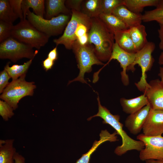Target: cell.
<instances>
[{"label":"cell","instance_id":"obj_1","mask_svg":"<svg viewBox=\"0 0 163 163\" xmlns=\"http://www.w3.org/2000/svg\"><path fill=\"white\" fill-rule=\"evenodd\" d=\"M88 44L93 45L95 53L102 62L108 61L114 43V33L98 17L91 18Z\"/></svg>","mask_w":163,"mask_h":163},{"label":"cell","instance_id":"obj_2","mask_svg":"<svg viewBox=\"0 0 163 163\" xmlns=\"http://www.w3.org/2000/svg\"><path fill=\"white\" fill-rule=\"evenodd\" d=\"M97 100L98 112L96 114L88 118L87 120L89 121L95 117H100L103 120L104 124H109L116 130L117 134L122 138V144L117 147L114 151L115 153L118 155L121 156L129 151L134 150L140 151L143 149L145 146L142 142L133 139L123 129V124L120 122V116L112 114L107 108L102 106L98 94Z\"/></svg>","mask_w":163,"mask_h":163},{"label":"cell","instance_id":"obj_3","mask_svg":"<svg viewBox=\"0 0 163 163\" xmlns=\"http://www.w3.org/2000/svg\"><path fill=\"white\" fill-rule=\"evenodd\" d=\"M72 49L75 55L79 72L76 78L69 81L68 85L75 81L87 84L84 78L85 74L91 71L93 65H102L104 63L96 56L92 45L88 43L82 45L76 40L73 44Z\"/></svg>","mask_w":163,"mask_h":163},{"label":"cell","instance_id":"obj_4","mask_svg":"<svg viewBox=\"0 0 163 163\" xmlns=\"http://www.w3.org/2000/svg\"><path fill=\"white\" fill-rule=\"evenodd\" d=\"M11 36L38 50L48 42L50 38L38 30L26 19L21 20L17 24L13 25Z\"/></svg>","mask_w":163,"mask_h":163},{"label":"cell","instance_id":"obj_5","mask_svg":"<svg viewBox=\"0 0 163 163\" xmlns=\"http://www.w3.org/2000/svg\"><path fill=\"white\" fill-rule=\"evenodd\" d=\"M71 17V14H61L50 19H46L36 15L29 9L26 18L38 30L50 37L62 34Z\"/></svg>","mask_w":163,"mask_h":163},{"label":"cell","instance_id":"obj_6","mask_svg":"<svg viewBox=\"0 0 163 163\" xmlns=\"http://www.w3.org/2000/svg\"><path fill=\"white\" fill-rule=\"evenodd\" d=\"M26 74L16 80H12L0 96L1 99L8 103L14 110L18 108V104L22 98L33 95L34 90L36 88L34 82L25 80Z\"/></svg>","mask_w":163,"mask_h":163},{"label":"cell","instance_id":"obj_7","mask_svg":"<svg viewBox=\"0 0 163 163\" xmlns=\"http://www.w3.org/2000/svg\"><path fill=\"white\" fill-rule=\"evenodd\" d=\"M31 46L10 37L0 44V58L16 62L23 58L34 59L38 52Z\"/></svg>","mask_w":163,"mask_h":163},{"label":"cell","instance_id":"obj_8","mask_svg":"<svg viewBox=\"0 0 163 163\" xmlns=\"http://www.w3.org/2000/svg\"><path fill=\"white\" fill-rule=\"evenodd\" d=\"M155 44L152 42H148L144 47L136 53L134 61L129 66L127 70L134 72L135 66L138 65L141 68V76L139 81L135 84L138 89L143 92L149 87L146 80V73L151 69L154 61L152 53L155 48Z\"/></svg>","mask_w":163,"mask_h":163},{"label":"cell","instance_id":"obj_9","mask_svg":"<svg viewBox=\"0 0 163 163\" xmlns=\"http://www.w3.org/2000/svg\"><path fill=\"white\" fill-rule=\"evenodd\" d=\"M71 19L66 25L62 35L54 39L53 42L57 46L63 45L67 49H72L74 42L76 40L75 33L79 25L81 23L90 22L91 18L81 11L72 10Z\"/></svg>","mask_w":163,"mask_h":163},{"label":"cell","instance_id":"obj_10","mask_svg":"<svg viewBox=\"0 0 163 163\" xmlns=\"http://www.w3.org/2000/svg\"><path fill=\"white\" fill-rule=\"evenodd\" d=\"M136 138L144 145V148L140 151L139 158L141 160L163 159V136H149L141 134Z\"/></svg>","mask_w":163,"mask_h":163},{"label":"cell","instance_id":"obj_11","mask_svg":"<svg viewBox=\"0 0 163 163\" xmlns=\"http://www.w3.org/2000/svg\"><path fill=\"white\" fill-rule=\"evenodd\" d=\"M136 53L127 52L121 49L115 42L113 46L110 57L107 63L104 65L103 68L113 59L117 60L120 63L122 71L121 72V80L123 84L127 86L129 84L128 75L126 73L128 67L132 64L135 59Z\"/></svg>","mask_w":163,"mask_h":163},{"label":"cell","instance_id":"obj_12","mask_svg":"<svg viewBox=\"0 0 163 163\" xmlns=\"http://www.w3.org/2000/svg\"><path fill=\"white\" fill-rule=\"evenodd\" d=\"M142 130L143 134L146 136H161L163 134V110L151 108Z\"/></svg>","mask_w":163,"mask_h":163},{"label":"cell","instance_id":"obj_13","mask_svg":"<svg viewBox=\"0 0 163 163\" xmlns=\"http://www.w3.org/2000/svg\"><path fill=\"white\" fill-rule=\"evenodd\" d=\"M151 108L149 103L138 111L129 115L125 121V125L131 134L136 135L142 129Z\"/></svg>","mask_w":163,"mask_h":163},{"label":"cell","instance_id":"obj_14","mask_svg":"<svg viewBox=\"0 0 163 163\" xmlns=\"http://www.w3.org/2000/svg\"><path fill=\"white\" fill-rule=\"evenodd\" d=\"M149 83V87L143 93L151 108L163 110V83L158 79H155Z\"/></svg>","mask_w":163,"mask_h":163},{"label":"cell","instance_id":"obj_15","mask_svg":"<svg viewBox=\"0 0 163 163\" xmlns=\"http://www.w3.org/2000/svg\"><path fill=\"white\" fill-rule=\"evenodd\" d=\"M112 14L119 18L129 28L141 24L142 15L135 13L124 5L117 7Z\"/></svg>","mask_w":163,"mask_h":163},{"label":"cell","instance_id":"obj_16","mask_svg":"<svg viewBox=\"0 0 163 163\" xmlns=\"http://www.w3.org/2000/svg\"><path fill=\"white\" fill-rule=\"evenodd\" d=\"M117 134L116 131L110 134L106 129L101 130L99 134V140L94 141L91 148L87 153L83 154L75 163H89L91 155L101 144L107 141L111 142L118 140L116 136Z\"/></svg>","mask_w":163,"mask_h":163},{"label":"cell","instance_id":"obj_17","mask_svg":"<svg viewBox=\"0 0 163 163\" xmlns=\"http://www.w3.org/2000/svg\"><path fill=\"white\" fill-rule=\"evenodd\" d=\"M120 102L123 111L129 114L138 111L149 103L147 97L144 94L130 99L121 98Z\"/></svg>","mask_w":163,"mask_h":163},{"label":"cell","instance_id":"obj_18","mask_svg":"<svg viewBox=\"0 0 163 163\" xmlns=\"http://www.w3.org/2000/svg\"><path fill=\"white\" fill-rule=\"evenodd\" d=\"M65 1V0H46V19H50L58 16L60 13L71 15V10L66 6Z\"/></svg>","mask_w":163,"mask_h":163},{"label":"cell","instance_id":"obj_19","mask_svg":"<svg viewBox=\"0 0 163 163\" xmlns=\"http://www.w3.org/2000/svg\"><path fill=\"white\" fill-rule=\"evenodd\" d=\"M114 35L115 42L121 49L130 53H136L137 52L128 29L115 32Z\"/></svg>","mask_w":163,"mask_h":163},{"label":"cell","instance_id":"obj_20","mask_svg":"<svg viewBox=\"0 0 163 163\" xmlns=\"http://www.w3.org/2000/svg\"><path fill=\"white\" fill-rule=\"evenodd\" d=\"M13 139L0 140V163H15L16 149Z\"/></svg>","mask_w":163,"mask_h":163},{"label":"cell","instance_id":"obj_21","mask_svg":"<svg viewBox=\"0 0 163 163\" xmlns=\"http://www.w3.org/2000/svg\"><path fill=\"white\" fill-rule=\"evenodd\" d=\"M128 29L135 48L138 52L148 42L145 27L144 25L140 24Z\"/></svg>","mask_w":163,"mask_h":163},{"label":"cell","instance_id":"obj_22","mask_svg":"<svg viewBox=\"0 0 163 163\" xmlns=\"http://www.w3.org/2000/svg\"><path fill=\"white\" fill-rule=\"evenodd\" d=\"M124 0V5L130 11L137 14H140L145 7L154 6L157 8L162 4V0Z\"/></svg>","mask_w":163,"mask_h":163},{"label":"cell","instance_id":"obj_23","mask_svg":"<svg viewBox=\"0 0 163 163\" xmlns=\"http://www.w3.org/2000/svg\"><path fill=\"white\" fill-rule=\"evenodd\" d=\"M98 18L113 33L117 31L128 29L123 22L112 14L101 13Z\"/></svg>","mask_w":163,"mask_h":163},{"label":"cell","instance_id":"obj_24","mask_svg":"<svg viewBox=\"0 0 163 163\" xmlns=\"http://www.w3.org/2000/svg\"><path fill=\"white\" fill-rule=\"evenodd\" d=\"M44 3V0H22L21 7L24 19H26L27 12L30 8L33 9L36 15L43 18L45 13Z\"/></svg>","mask_w":163,"mask_h":163},{"label":"cell","instance_id":"obj_25","mask_svg":"<svg viewBox=\"0 0 163 163\" xmlns=\"http://www.w3.org/2000/svg\"><path fill=\"white\" fill-rule=\"evenodd\" d=\"M81 12L90 18L98 17L102 13L101 0H83Z\"/></svg>","mask_w":163,"mask_h":163},{"label":"cell","instance_id":"obj_26","mask_svg":"<svg viewBox=\"0 0 163 163\" xmlns=\"http://www.w3.org/2000/svg\"><path fill=\"white\" fill-rule=\"evenodd\" d=\"M34 59H30L22 65L15 64L9 66L10 62L7 63L4 69L8 73L12 80H16L24 74H26Z\"/></svg>","mask_w":163,"mask_h":163},{"label":"cell","instance_id":"obj_27","mask_svg":"<svg viewBox=\"0 0 163 163\" xmlns=\"http://www.w3.org/2000/svg\"><path fill=\"white\" fill-rule=\"evenodd\" d=\"M17 19L12 11L9 0H0V20L12 24Z\"/></svg>","mask_w":163,"mask_h":163},{"label":"cell","instance_id":"obj_28","mask_svg":"<svg viewBox=\"0 0 163 163\" xmlns=\"http://www.w3.org/2000/svg\"><path fill=\"white\" fill-rule=\"evenodd\" d=\"M124 0H101L102 13L112 14L118 6L124 5Z\"/></svg>","mask_w":163,"mask_h":163},{"label":"cell","instance_id":"obj_29","mask_svg":"<svg viewBox=\"0 0 163 163\" xmlns=\"http://www.w3.org/2000/svg\"><path fill=\"white\" fill-rule=\"evenodd\" d=\"M163 18V6L155 9L145 11L142 15V21L148 22L155 21L156 20Z\"/></svg>","mask_w":163,"mask_h":163},{"label":"cell","instance_id":"obj_30","mask_svg":"<svg viewBox=\"0 0 163 163\" xmlns=\"http://www.w3.org/2000/svg\"><path fill=\"white\" fill-rule=\"evenodd\" d=\"M14 109L8 103L2 100H0V115L6 121L14 116Z\"/></svg>","mask_w":163,"mask_h":163},{"label":"cell","instance_id":"obj_31","mask_svg":"<svg viewBox=\"0 0 163 163\" xmlns=\"http://www.w3.org/2000/svg\"><path fill=\"white\" fill-rule=\"evenodd\" d=\"M13 24L0 20V42L11 37Z\"/></svg>","mask_w":163,"mask_h":163},{"label":"cell","instance_id":"obj_32","mask_svg":"<svg viewBox=\"0 0 163 163\" xmlns=\"http://www.w3.org/2000/svg\"><path fill=\"white\" fill-rule=\"evenodd\" d=\"M12 11L17 19L21 20L24 19L23 11L21 7L22 0H9Z\"/></svg>","mask_w":163,"mask_h":163},{"label":"cell","instance_id":"obj_33","mask_svg":"<svg viewBox=\"0 0 163 163\" xmlns=\"http://www.w3.org/2000/svg\"><path fill=\"white\" fill-rule=\"evenodd\" d=\"M11 78L5 69L0 73V93H2L3 91L9 83V80Z\"/></svg>","mask_w":163,"mask_h":163},{"label":"cell","instance_id":"obj_34","mask_svg":"<svg viewBox=\"0 0 163 163\" xmlns=\"http://www.w3.org/2000/svg\"><path fill=\"white\" fill-rule=\"evenodd\" d=\"M83 0H66L65 5L69 9L81 11V5Z\"/></svg>","mask_w":163,"mask_h":163},{"label":"cell","instance_id":"obj_35","mask_svg":"<svg viewBox=\"0 0 163 163\" xmlns=\"http://www.w3.org/2000/svg\"><path fill=\"white\" fill-rule=\"evenodd\" d=\"M54 61L47 58L42 62V66L44 69L47 71L51 69L53 66Z\"/></svg>","mask_w":163,"mask_h":163},{"label":"cell","instance_id":"obj_36","mask_svg":"<svg viewBox=\"0 0 163 163\" xmlns=\"http://www.w3.org/2000/svg\"><path fill=\"white\" fill-rule=\"evenodd\" d=\"M159 25V28L158 30V33L160 42L159 44V47L161 50L163 51V25Z\"/></svg>","mask_w":163,"mask_h":163},{"label":"cell","instance_id":"obj_37","mask_svg":"<svg viewBox=\"0 0 163 163\" xmlns=\"http://www.w3.org/2000/svg\"><path fill=\"white\" fill-rule=\"evenodd\" d=\"M47 57L48 58L54 62L58 58L57 46H56L49 52Z\"/></svg>","mask_w":163,"mask_h":163},{"label":"cell","instance_id":"obj_38","mask_svg":"<svg viewBox=\"0 0 163 163\" xmlns=\"http://www.w3.org/2000/svg\"><path fill=\"white\" fill-rule=\"evenodd\" d=\"M77 40L82 45H85L88 44V33L78 38Z\"/></svg>","mask_w":163,"mask_h":163},{"label":"cell","instance_id":"obj_39","mask_svg":"<svg viewBox=\"0 0 163 163\" xmlns=\"http://www.w3.org/2000/svg\"><path fill=\"white\" fill-rule=\"evenodd\" d=\"M14 159L15 163H26L24 158L18 152L16 153Z\"/></svg>","mask_w":163,"mask_h":163},{"label":"cell","instance_id":"obj_40","mask_svg":"<svg viewBox=\"0 0 163 163\" xmlns=\"http://www.w3.org/2000/svg\"><path fill=\"white\" fill-rule=\"evenodd\" d=\"M146 163H163V159L149 160L145 161Z\"/></svg>","mask_w":163,"mask_h":163},{"label":"cell","instance_id":"obj_41","mask_svg":"<svg viewBox=\"0 0 163 163\" xmlns=\"http://www.w3.org/2000/svg\"><path fill=\"white\" fill-rule=\"evenodd\" d=\"M158 75L161 79V81L163 83V66L160 67Z\"/></svg>","mask_w":163,"mask_h":163},{"label":"cell","instance_id":"obj_42","mask_svg":"<svg viewBox=\"0 0 163 163\" xmlns=\"http://www.w3.org/2000/svg\"><path fill=\"white\" fill-rule=\"evenodd\" d=\"M158 63L160 65H163V51L161 53L159 56Z\"/></svg>","mask_w":163,"mask_h":163},{"label":"cell","instance_id":"obj_43","mask_svg":"<svg viewBox=\"0 0 163 163\" xmlns=\"http://www.w3.org/2000/svg\"><path fill=\"white\" fill-rule=\"evenodd\" d=\"M155 21L158 23L159 24L163 25V18L157 19Z\"/></svg>","mask_w":163,"mask_h":163}]
</instances>
